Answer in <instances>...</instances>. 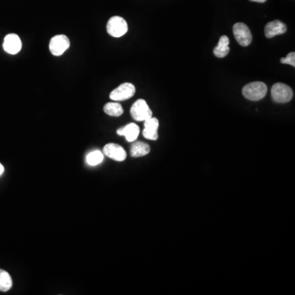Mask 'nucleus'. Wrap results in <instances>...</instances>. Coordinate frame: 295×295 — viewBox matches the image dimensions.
<instances>
[{
    "label": "nucleus",
    "mask_w": 295,
    "mask_h": 295,
    "mask_svg": "<svg viewBox=\"0 0 295 295\" xmlns=\"http://www.w3.org/2000/svg\"><path fill=\"white\" fill-rule=\"evenodd\" d=\"M243 95L251 101H259L266 96L267 86L261 82H251L243 88Z\"/></svg>",
    "instance_id": "nucleus-1"
},
{
    "label": "nucleus",
    "mask_w": 295,
    "mask_h": 295,
    "mask_svg": "<svg viewBox=\"0 0 295 295\" xmlns=\"http://www.w3.org/2000/svg\"><path fill=\"white\" fill-rule=\"evenodd\" d=\"M249 1L256 3H265L266 1H267V0H249Z\"/></svg>",
    "instance_id": "nucleus-20"
},
{
    "label": "nucleus",
    "mask_w": 295,
    "mask_h": 295,
    "mask_svg": "<svg viewBox=\"0 0 295 295\" xmlns=\"http://www.w3.org/2000/svg\"><path fill=\"white\" fill-rule=\"evenodd\" d=\"M287 27L284 23L279 20L269 22L265 27V35L268 39L275 37L276 35L285 33Z\"/></svg>",
    "instance_id": "nucleus-11"
},
{
    "label": "nucleus",
    "mask_w": 295,
    "mask_h": 295,
    "mask_svg": "<svg viewBox=\"0 0 295 295\" xmlns=\"http://www.w3.org/2000/svg\"><path fill=\"white\" fill-rule=\"evenodd\" d=\"M139 131L140 130L136 124L130 123L123 127L119 128L117 130V133L118 135L125 137L128 142H134L139 136Z\"/></svg>",
    "instance_id": "nucleus-12"
},
{
    "label": "nucleus",
    "mask_w": 295,
    "mask_h": 295,
    "mask_svg": "<svg viewBox=\"0 0 295 295\" xmlns=\"http://www.w3.org/2000/svg\"><path fill=\"white\" fill-rule=\"evenodd\" d=\"M135 94V87L131 83H123L111 92L109 97L114 101H124Z\"/></svg>",
    "instance_id": "nucleus-7"
},
{
    "label": "nucleus",
    "mask_w": 295,
    "mask_h": 295,
    "mask_svg": "<svg viewBox=\"0 0 295 295\" xmlns=\"http://www.w3.org/2000/svg\"><path fill=\"white\" fill-rule=\"evenodd\" d=\"M104 113L111 117H120L123 114V108L119 103L112 102L106 104L104 107Z\"/></svg>",
    "instance_id": "nucleus-15"
},
{
    "label": "nucleus",
    "mask_w": 295,
    "mask_h": 295,
    "mask_svg": "<svg viewBox=\"0 0 295 295\" xmlns=\"http://www.w3.org/2000/svg\"><path fill=\"white\" fill-rule=\"evenodd\" d=\"M4 172H5V168H4V166L0 163V176L4 173Z\"/></svg>",
    "instance_id": "nucleus-19"
},
{
    "label": "nucleus",
    "mask_w": 295,
    "mask_h": 295,
    "mask_svg": "<svg viewBox=\"0 0 295 295\" xmlns=\"http://www.w3.org/2000/svg\"><path fill=\"white\" fill-rule=\"evenodd\" d=\"M104 155L117 162H123L126 159V152L117 143H110L104 148Z\"/></svg>",
    "instance_id": "nucleus-9"
},
{
    "label": "nucleus",
    "mask_w": 295,
    "mask_h": 295,
    "mask_svg": "<svg viewBox=\"0 0 295 295\" xmlns=\"http://www.w3.org/2000/svg\"><path fill=\"white\" fill-rule=\"evenodd\" d=\"M233 33L236 41L241 46H249V44H251L253 35L249 27L245 23L238 22L235 24L233 27Z\"/></svg>",
    "instance_id": "nucleus-5"
},
{
    "label": "nucleus",
    "mask_w": 295,
    "mask_h": 295,
    "mask_svg": "<svg viewBox=\"0 0 295 295\" xmlns=\"http://www.w3.org/2000/svg\"><path fill=\"white\" fill-rule=\"evenodd\" d=\"M3 47L6 53L14 55L19 53L22 49V40L18 35L9 34L5 36Z\"/></svg>",
    "instance_id": "nucleus-8"
},
{
    "label": "nucleus",
    "mask_w": 295,
    "mask_h": 295,
    "mask_svg": "<svg viewBox=\"0 0 295 295\" xmlns=\"http://www.w3.org/2000/svg\"><path fill=\"white\" fill-rule=\"evenodd\" d=\"M150 152V147L148 143L143 142H134L130 148V155L133 158L145 156Z\"/></svg>",
    "instance_id": "nucleus-14"
},
{
    "label": "nucleus",
    "mask_w": 295,
    "mask_h": 295,
    "mask_svg": "<svg viewBox=\"0 0 295 295\" xmlns=\"http://www.w3.org/2000/svg\"><path fill=\"white\" fill-rule=\"evenodd\" d=\"M13 286V280L9 272L0 269V291L7 292Z\"/></svg>",
    "instance_id": "nucleus-16"
},
{
    "label": "nucleus",
    "mask_w": 295,
    "mask_h": 295,
    "mask_svg": "<svg viewBox=\"0 0 295 295\" xmlns=\"http://www.w3.org/2000/svg\"><path fill=\"white\" fill-rule=\"evenodd\" d=\"M280 62L283 64H288L292 66H295V53L292 52V53H288V55L285 57H282L280 59Z\"/></svg>",
    "instance_id": "nucleus-18"
},
{
    "label": "nucleus",
    "mask_w": 295,
    "mask_h": 295,
    "mask_svg": "<svg viewBox=\"0 0 295 295\" xmlns=\"http://www.w3.org/2000/svg\"><path fill=\"white\" fill-rule=\"evenodd\" d=\"M108 33L115 38H119L126 35L128 31L127 22L123 18L115 16L111 18L107 24Z\"/></svg>",
    "instance_id": "nucleus-2"
},
{
    "label": "nucleus",
    "mask_w": 295,
    "mask_h": 295,
    "mask_svg": "<svg viewBox=\"0 0 295 295\" xmlns=\"http://www.w3.org/2000/svg\"><path fill=\"white\" fill-rule=\"evenodd\" d=\"M131 117L137 121H144L153 117V112L145 100L138 99L130 108Z\"/></svg>",
    "instance_id": "nucleus-4"
},
{
    "label": "nucleus",
    "mask_w": 295,
    "mask_h": 295,
    "mask_svg": "<svg viewBox=\"0 0 295 295\" xmlns=\"http://www.w3.org/2000/svg\"><path fill=\"white\" fill-rule=\"evenodd\" d=\"M229 44V38L227 37V35H223L220 38L217 45L214 49V55L219 58H223L227 56L230 52Z\"/></svg>",
    "instance_id": "nucleus-13"
},
{
    "label": "nucleus",
    "mask_w": 295,
    "mask_h": 295,
    "mask_svg": "<svg viewBox=\"0 0 295 295\" xmlns=\"http://www.w3.org/2000/svg\"><path fill=\"white\" fill-rule=\"evenodd\" d=\"M159 121L155 117H150L144 121V129L143 130V135L146 139L150 140H157L159 138Z\"/></svg>",
    "instance_id": "nucleus-10"
},
{
    "label": "nucleus",
    "mask_w": 295,
    "mask_h": 295,
    "mask_svg": "<svg viewBox=\"0 0 295 295\" xmlns=\"http://www.w3.org/2000/svg\"><path fill=\"white\" fill-rule=\"evenodd\" d=\"M70 47L69 38L65 35H57L52 38L49 43V50L54 56H61Z\"/></svg>",
    "instance_id": "nucleus-6"
},
{
    "label": "nucleus",
    "mask_w": 295,
    "mask_h": 295,
    "mask_svg": "<svg viewBox=\"0 0 295 295\" xmlns=\"http://www.w3.org/2000/svg\"><path fill=\"white\" fill-rule=\"evenodd\" d=\"M292 89L283 83H276L271 88V98L273 101L279 104H284L293 99Z\"/></svg>",
    "instance_id": "nucleus-3"
},
{
    "label": "nucleus",
    "mask_w": 295,
    "mask_h": 295,
    "mask_svg": "<svg viewBox=\"0 0 295 295\" xmlns=\"http://www.w3.org/2000/svg\"><path fill=\"white\" fill-rule=\"evenodd\" d=\"M103 161H104V154L100 152L99 150L92 151L86 156V163L92 167L99 165L103 163Z\"/></svg>",
    "instance_id": "nucleus-17"
}]
</instances>
